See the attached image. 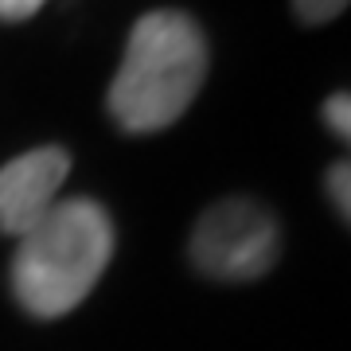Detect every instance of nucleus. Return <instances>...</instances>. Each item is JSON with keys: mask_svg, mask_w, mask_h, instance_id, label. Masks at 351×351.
Masks as SVG:
<instances>
[{"mask_svg": "<svg viewBox=\"0 0 351 351\" xmlns=\"http://www.w3.org/2000/svg\"><path fill=\"white\" fill-rule=\"evenodd\" d=\"M207 63V36L188 12H145L129 32L121 71L106 94L110 117L137 137L176 125L203 90Z\"/></svg>", "mask_w": 351, "mask_h": 351, "instance_id": "nucleus-1", "label": "nucleus"}, {"mask_svg": "<svg viewBox=\"0 0 351 351\" xmlns=\"http://www.w3.org/2000/svg\"><path fill=\"white\" fill-rule=\"evenodd\" d=\"M113 246V219L101 203L86 195L59 199L16 246L12 293L20 308L36 320H59L78 308L106 274Z\"/></svg>", "mask_w": 351, "mask_h": 351, "instance_id": "nucleus-2", "label": "nucleus"}, {"mask_svg": "<svg viewBox=\"0 0 351 351\" xmlns=\"http://www.w3.org/2000/svg\"><path fill=\"white\" fill-rule=\"evenodd\" d=\"M188 258L211 281H258L281 258V226L265 203L250 195H230L199 215Z\"/></svg>", "mask_w": 351, "mask_h": 351, "instance_id": "nucleus-3", "label": "nucleus"}, {"mask_svg": "<svg viewBox=\"0 0 351 351\" xmlns=\"http://www.w3.org/2000/svg\"><path fill=\"white\" fill-rule=\"evenodd\" d=\"M66 176H71V152L59 145H43L8 160L0 168V230L24 239L59 203Z\"/></svg>", "mask_w": 351, "mask_h": 351, "instance_id": "nucleus-4", "label": "nucleus"}, {"mask_svg": "<svg viewBox=\"0 0 351 351\" xmlns=\"http://www.w3.org/2000/svg\"><path fill=\"white\" fill-rule=\"evenodd\" d=\"M324 191H328V199H332V207L351 223V160H336L332 168H328L324 172Z\"/></svg>", "mask_w": 351, "mask_h": 351, "instance_id": "nucleus-5", "label": "nucleus"}, {"mask_svg": "<svg viewBox=\"0 0 351 351\" xmlns=\"http://www.w3.org/2000/svg\"><path fill=\"white\" fill-rule=\"evenodd\" d=\"M320 117L324 125L332 129V137H339L343 145H351V90H339L320 106Z\"/></svg>", "mask_w": 351, "mask_h": 351, "instance_id": "nucleus-6", "label": "nucleus"}, {"mask_svg": "<svg viewBox=\"0 0 351 351\" xmlns=\"http://www.w3.org/2000/svg\"><path fill=\"white\" fill-rule=\"evenodd\" d=\"M351 0H293V12L301 24H328V20H336L343 16Z\"/></svg>", "mask_w": 351, "mask_h": 351, "instance_id": "nucleus-7", "label": "nucleus"}, {"mask_svg": "<svg viewBox=\"0 0 351 351\" xmlns=\"http://www.w3.org/2000/svg\"><path fill=\"white\" fill-rule=\"evenodd\" d=\"M43 4H47V0H0V20H8V24L32 20Z\"/></svg>", "mask_w": 351, "mask_h": 351, "instance_id": "nucleus-8", "label": "nucleus"}]
</instances>
